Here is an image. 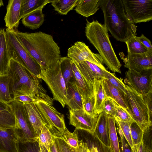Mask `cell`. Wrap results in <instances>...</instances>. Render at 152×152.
I'll list each match as a JSON object with an SVG mask.
<instances>
[{
	"mask_svg": "<svg viewBox=\"0 0 152 152\" xmlns=\"http://www.w3.org/2000/svg\"><path fill=\"white\" fill-rule=\"evenodd\" d=\"M11 31L42 69L51 68L59 61L60 48L51 35L41 31L29 33Z\"/></svg>",
	"mask_w": 152,
	"mask_h": 152,
	"instance_id": "cell-1",
	"label": "cell"
},
{
	"mask_svg": "<svg viewBox=\"0 0 152 152\" xmlns=\"http://www.w3.org/2000/svg\"><path fill=\"white\" fill-rule=\"evenodd\" d=\"M10 93L12 99L21 94L29 96L53 105V99L47 94L39 79L23 65L11 59L8 73Z\"/></svg>",
	"mask_w": 152,
	"mask_h": 152,
	"instance_id": "cell-2",
	"label": "cell"
},
{
	"mask_svg": "<svg viewBox=\"0 0 152 152\" xmlns=\"http://www.w3.org/2000/svg\"><path fill=\"white\" fill-rule=\"evenodd\" d=\"M104 25L116 40L125 42L137 34V26L127 16L122 0H99Z\"/></svg>",
	"mask_w": 152,
	"mask_h": 152,
	"instance_id": "cell-3",
	"label": "cell"
},
{
	"mask_svg": "<svg viewBox=\"0 0 152 152\" xmlns=\"http://www.w3.org/2000/svg\"><path fill=\"white\" fill-rule=\"evenodd\" d=\"M85 33L88 39L99 52L104 64L113 72L121 74V64L113 48L104 24L97 20H93L90 22L86 20Z\"/></svg>",
	"mask_w": 152,
	"mask_h": 152,
	"instance_id": "cell-4",
	"label": "cell"
},
{
	"mask_svg": "<svg viewBox=\"0 0 152 152\" xmlns=\"http://www.w3.org/2000/svg\"><path fill=\"white\" fill-rule=\"evenodd\" d=\"M5 31L7 51L10 59L23 65L33 75L40 79L42 69L39 64L11 31L6 28Z\"/></svg>",
	"mask_w": 152,
	"mask_h": 152,
	"instance_id": "cell-5",
	"label": "cell"
},
{
	"mask_svg": "<svg viewBox=\"0 0 152 152\" xmlns=\"http://www.w3.org/2000/svg\"><path fill=\"white\" fill-rule=\"evenodd\" d=\"M126 96L132 118L144 131L152 126V117L142 95L125 84Z\"/></svg>",
	"mask_w": 152,
	"mask_h": 152,
	"instance_id": "cell-6",
	"label": "cell"
},
{
	"mask_svg": "<svg viewBox=\"0 0 152 152\" xmlns=\"http://www.w3.org/2000/svg\"><path fill=\"white\" fill-rule=\"evenodd\" d=\"M9 105L15 117L14 130L18 140L22 142L36 141L37 138L28 121L23 104L13 101L10 103Z\"/></svg>",
	"mask_w": 152,
	"mask_h": 152,
	"instance_id": "cell-7",
	"label": "cell"
},
{
	"mask_svg": "<svg viewBox=\"0 0 152 152\" xmlns=\"http://www.w3.org/2000/svg\"><path fill=\"white\" fill-rule=\"evenodd\" d=\"M47 84L53 95V99L65 107L66 87L62 76L59 61L55 66L47 69H42L40 79Z\"/></svg>",
	"mask_w": 152,
	"mask_h": 152,
	"instance_id": "cell-8",
	"label": "cell"
},
{
	"mask_svg": "<svg viewBox=\"0 0 152 152\" xmlns=\"http://www.w3.org/2000/svg\"><path fill=\"white\" fill-rule=\"evenodd\" d=\"M126 14L134 23L152 19V0H122Z\"/></svg>",
	"mask_w": 152,
	"mask_h": 152,
	"instance_id": "cell-9",
	"label": "cell"
},
{
	"mask_svg": "<svg viewBox=\"0 0 152 152\" xmlns=\"http://www.w3.org/2000/svg\"><path fill=\"white\" fill-rule=\"evenodd\" d=\"M125 73L124 83L138 93L142 95L152 91V69H128Z\"/></svg>",
	"mask_w": 152,
	"mask_h": 152,
	"instance_id": "cell-10",
	"label": "cell"
},
{
	"mask_svg": "<svg viewBox=\"0 0 152 152\" xmlns=\"http://www.w3.org/2000/svg\"><path fill=\"white\" fill-rule=\"evenodd\" d=\"M48 124V128L52 134L56 131L59 132L58 136L66 130L64 115L58 112L53 106L45 102L39 101L35 103Z\"/></svg>",
	"mask_w": 152,
	"mask_h": 152,
	"instance_id": "cell-11",
	"label": "cell"
},
{
	"mask_svg": "<svg viewBox=\"0 0 152 152\" xmlns=\"http://www.w3.org/2000/svg\"><path fill=\"white\" fill-rule=\"evenodd\" d=\"M67 54V56L74 62L87 61L102 69H105L103 66L104 61L100 55L92 52L88 46L83 42H75L68 49Z\"/></svg>",
	"mask_w": 152,
	"mask_h": 152,
	"instance_id": "cell-12",
	"label": "cell"
},
{
	"mask_svg": "<svg viewBox=\"0 0 152 152\" xmlns=\"http://www.w3.org/2000/svg\"><path fill=\"white\" fill-rule=\"evenodd\" d=\"M98 116L93 117L83 110H69V124L77 129L84 130L93 134Z\"/></svg>",
	"mask_w": 152,
	"mask_h": 152,
	"instance_id": "cell-13",
	"label": "cell"
},
{
	"mask_svg": "<svg viewBox=\"0 0 152 152\" xmlns=\"http://www.w3.org/2000/svg\"><path fill=\"white\" fill-rule=\"evenodd\" d=\"M124 67L137 71L152 69V50L141 53H127L125 57L120 56Z\"/></svg>",
	"mask_w": 152,
	"mask_h": 152,
	"instance_id": "cell-14",
	"label": "cell"
},
{
	"mask_svg": "<svg viewBox=\"0 0 152 152\" xmlns=\"http://www.w3.org/2000/svg\"><path fill=\"white\" fill-rule=\"evenodd\" d=\"M23 104L28 121L37 138L43 126H48L47 122L35 103Z\"/></svg>",
	"mask_w": 152,
	"mask_h": 152,
	"instance_id": "cell-15",
	"label": "cell"
},
{
	"mask_svg": "<svg viewBox=\"0 0 152 152\" xmlns=\"http://www.w3.org/2000/svg\"><path fill=\"white\" fill-rule=\"evenodd\" d=\"M74 63L84 78L93 86L95 78H104V70L106 68L102 69L87 61Z\"/></svg>",
	"mask_w": 152,
	"mask_h": 152,
	"instance_id": "cell-16",
	"label": "cell"
},
{
	"mask_svg": "<svg viewBox=\"0 0 152 152\" xmlns=\"http://www.w3.org/2000/svg\"><path fill=\"white\" fill-rule=\"evenodd\" d=\"M104 89L107 98L112 99L126 111L132 118L126 94L113 85L107 79H102Z\"/></svg>",
	"mask_w": 152,
	"mask_h": 152,
	"instance_id": "cell-17",
	"label": "cell"
},
{
	"mask_svg": "<svg viewBox=\"0 0 152 152\" xmlns=\"http://www.w3.org/2000/svg\"><path fill=\"white\" fill-rule=\"evenodd\" d=\"M21 0H10L7 7L4 20L7 28L11 31H18Z\"/></svg>",
	"mask_w": 152,
	"mask_h": 152,
	"instance_id": "cell-18",
	"label": "cell"
},
{
	"mask_svg": "<svg viewBox=\"0 0 152 152\" xmlns=\"http://www.w3.org/2000/svg\"><path fill=\"white\" fill-rule=\"evenodd\" d=\"M65 101L70 110H83L81 96L72 79L66 86Z\"/></svg>",
	"mask_w": 152,
	"mask_h": 152,
	"instance_id": "cell-19",
	"label": "cell"
},
{
	"mask_svg": "<svg viewBox=\"0 0 152 152\" xmlns=\"http://www.w3.org/2000/svg\"><path fill=\"white\" fill-rule=\"evenodd\" d=\"M14 129L0 128V152H18Z\"/></svg>",
	"mask_w": 152,
	"mask_h": 152,
	"instance_id": "cell-20",
	"label": "cell"
},
{
	"mask_svg": "<svg viewBox=\"0 0 152 152\" xmlns=\"http://www.w3.org/2000/svg\"><path fill=\"white\" fill-rule=\"evenodd\" d=\"M93 135L102 143L110 147L107 115L104 111L98 115Z\"/></svg>",
	"mask_w": 152,
	"mask_h": 152,
	"instance_id": "cell-21",
	"label": "cell"
},
{
	"mask_svg": "<svg viewBox=\"0 0 152 152\" xmlns=\"http://www.w3.org/2000/svg\"><path fill=\"white\" fill-rule=\"evenodd\" d=\"M72 67L73 76L72 79L77 86L82 99L94 96L93 86L84 78L73 62Z\"/></svg>",
	"mask_w": 152,
	"mask_h": 152,
	"instance_id": "cell-22",
	"label": "cell"
},
{
	"mask_svg": "<svg viewBox=\"0 0 152 152\" xmlns=\"http://www.w3.org/2000/svg\"><path fill=\"white\" fill-rule=\"evenodd\" d=\"M10 60L7 51L5 31L1 29L0 32V76L8 74Z\"/></svg>",
	"mask_w": 152,
	"mask_h": 152,
	"instance_id": "cell-23",
	"label": "cell"
},
{
	"mask_svg": "<svg viewBox=\"0 0 152 152\" xmlns=\"http://www.w3.org/2000/svg\"><path fill=\"white\" fill-rule=\"evenodd\" d=\"M102 79L95 78L93 86L94 98V113L99 115L104 111V105L107 98L103 86Z\"/></svg>",
	"mask_w": 152,
	"mask_h": 152,
	"instance_id": "cell-24",
	"label": "cell"
},
{
	"mask_svg": "<svg viewBox=\"0 0 152 152\" xmlns=\"http://www.w3.org/2000/svg\"><path fill=\"white\" fill-rule=\"evenodd\" d=\"M99 0H78L75 10L86 17L95 14L99 9Z\"/></svg>",
	"mask_w": 152,
	"mask_h": 152,
	"instance_id": "cell-25",
	"label": "cell"
},
{
	"mask_svg": "<svg viewBox=\"0 0 152 152\" xmlns=\"http://www.w3.org/2000/svg\"><path fill=\"white\" fill-rule=\"evenodd\" d=\"M53 0H21L20 7V19L37 10L43 8Z\"/></svg>",
	"mask_w": 152,
	"mask_h": 152,
	"instance_id": "cell-26",
	"label": "cell"
},
{
	"mask_svg": "<svg viewBox=\"0 0 152 152\" xmlns=\"http://www.w3.org/2000/svg\"><path fill=\"white\" fill-rule=\"evenodd\" d=\"M43 8L37 10L28 14L22 18L23 24L32 30L39 28L44 21Z\"/></svg>",
	"mask_w": 152,
	"mask_h": 152,
	"instance_id": "cell-27",
	"label": "cell"
},
{
	"mask_svg": "<svg viewBox=\"0 0 152 152\" xmlns=\"http://www.w3.org/2000/svg\"><path fill=\"white\" fill-rule=\"evenodd\" d=\"M110 148L113 152H120L119 141L115 126V118L107 115Z\"/></svg>",
	"mask_w": 152,
	"mask_h": 152,
	"instance_id": "cell-28",
	"label": "cell"
},
{
	"mask_svg": "<svg viewBox=\"0 0 152 152\" xmlns=\"http://www.w3.org/2000/svg\"><path fill=\"white\" fill-rule=\"evenodd\" d=\"M12 99L10 93L8 74L0 76V104L8 106Z\"/></svg>",
	"mask_w": 152,
	"mask_h": 152,
	"instance_id": "cell-29",
	"label": "cell"
},
{
	"mask_svg": "<svg viewBox=\"0 0 152 152\" xmlns=\"http://www.w3.org/2000/svg\"><path fill=\"white\" fill-rule=\"evenodd\" d=\"M59 62L61 73L66 87L73 76V61L71 58L66 56L61 57Z\"/></svg>",
	"mask_w": 152,
	"mask_h": 152,
	"instance_id": "cell-30",
	"label": "cell"
},
{
	"mask_svg": "<svg viewBox=\"0 0 152 152\" xmlns=\"http://www.w3.org/2000/svg\"><path fill=\"white\" fill-rule=\"evenodd\" d=\"M78 0H53L51 4L61 15H66L75 7Z\"/></svg>",
	"mask_w": 152,
	"mask_h": 152,
	"instance_id": "cell-31",
	"label": "cell"
},
{
	"mask_svg": "<svg viewBox=\"0 0 152 152\" xmlns=\"http://www.w3.org/2000/svg\"><path fill=\"white\" fill-rule=\"evenodd\" d=\"M15 123V117L10 106L9 108L0 111V128L13 129Z\"/></svg>",
	"mask_w": 152,
	"mask_h": 152,
	"instance_id": "cell-32",
	"label": "cell"
},
{
	"mask_svg": "<svg viewBox=\"0 0 152 152\" xmlns=\"http://www.w3.org/2000/svg\"><path fill=\"white\" fill-rule=\"evenodd\" d=\"M135 36L130 37L125 42L127 47V53H141L147 51L148 49L136 39Z\"/></svg>",
	"mask_w": 152,
	"mask_h": 152,
	"instance_id": "cell-33",
	"label": "cell"
},
{
	"mask_svg": "<svg viewBox=\"0 0 152 152\" xmlns=\"http://www.w3.org/2000/svg\"><path fill=\"white\" fill-rule=\"evenodd\" d=\"M53 140L52 134L45 125H44L41 133L37 138V141L39 144L43 145L50 152V146Z\"/></svg>",
	"mask_w": 152,
	"mask_h": 152,
	"instance_id": "cell-34",
	"label": "cell"
},
{
	"mask_svg": "<svg viewBox=\"0 0 152 152\" xmlns=\"http://www.w3.org/2000/svg\"><path fill=\"white\" fill-rule=\"evenodd\" d=\"M104 78L108 80L113 85L126 95V86L123 79L117 77L114 73H111L106 69L104 70Z\"/></svg>",
	"mask_w": 152,
	"mask_h": 152,
	"instance_id": "cell-35",
	"label": "cell"
},
{
	"mask_svg": "<svg viewBox=\"0 0 152 152\" xmlns=\"http://www.w3.org/2000/svg\"><path fill=\"white\" fill-rule=\"evenodd\" d=\"M130 129L134 148L138 146L142 141L144 132L134 121L131 123Z\"/></svg>",
	"mask_w": 152,
	"mask_h": 152,
	"instance_id": "cell-36",
	"label": "cell"
},
{
	"mask_svg": "<svg viewBox=\"0 0 152 152\" xmlns=\"http://www.w3.org/2000/svg\"><path fill=\"white\" fill-rule=\"evenodd\" d=\"M17 146L18 152H39V147L37 141L22 142L18 140Z\"/></svg>",
	"mask_w": 152,
	"mask_h": 152,
	"instance_id": "cell-37",
	"label": "cell"
},
{
	"mask_svg": "<svg viewBox=\"0 0 152 152\" xmlns=\"http://www.w3.org/2000/svg\"><path fill=\"white\" fill-rule=\"evenodd\" d=\"M115 120L116 123L121 130L125 139L133 152L134 148L131 138L130 129V125L132 122H124L116 119Z\"/></svg>",
	"mask_w": 152,
	"mask_h": 152,
	"instance_id": "cell-38",
	"label": "cell"
},
{
	"mask_svg": "<svg viewBox=\"0 0 152 152\" xmlns=\"http://www.w3.org/2000/svg\"><path fill=\"white\" fill-rule=\"evenodd\" d=\"M59 136L73 148H77L78 145L79 141L75 129L73 132L72 133L66 128L64 132Z\"/></svg>",
	"mask_w": 152,
	"mask_h": 152,
	"instance_id": "cell-39",
	"label": "cell"
},
{
	"mask_svg": "<svg viewBox=\"0 0 152 152\" xmlns=\"http://www.w3.org/2000/svg\"><path fill=\"white\" fill-rule=\"evenodd\" d=\"M52 136L57 152H75L74 148L68 144L61 137L53 134Z\"/></svg>",
	"mask_w": 152,
	"mask_h": 152,
	"instance_id": "cell-40",
	"label": "cell"
},
{
	"mask_svg": "<svg viewBox=\"0 0 152 152\" xmlns=\"http://www.w3.org/2000/svg\"><path fill=\"white\" fill-rule=\"evenodd\" d=\"M114 103L115 110L114 118L115 119L124 122H132L134 121L133 118L126 111L114 102Z\"/></svg>",
	"mask_w": 152,
	"mask_h": 152,
	"instance_id": "cell-41",
	"label": "cell"
},
{
	"mask_svg": "<svg viewBox=\"0 0 152 152\" xmlns=\"http://www.w3.org/2000/svg\"><path fill=\"white\" fill-rule=\"evenodd\" d=\"M83 110L89 115L93 116H98L94 113V98L91 97L82 99Z\"/></svg>",
	"mask_w": 152,
	"mask_h": 152,
	"instance_id": "cell-42",
	"label": "cell"
},
{
	"mask_svg": "<svg viewBox=\"0 0 152 152\" xmlns=\"http://www.w3.org/2000/svg\"><path fill=\"white\" fill-rule=\"evenodd\" d=\"M104 111L107 115L114 117L115 110L114 101L112 99L108 98L106 99L104 105Z\"/></svg>",
	"mask_w": 152,
	"mask_h": 152,
	"instance_id": "cell-43",
	"label": "cell"
},
{
	"mask_svg": "<svg viewBox=\"0 0 152 152\" xmlns=\"http://www.w3.org/2000/svg\"><path fill=\"white\" fill-rule=\"evenodd\" d=\"M18 101L22 102L23 104L36 103L37 102L39 101L29 96L24 94L20 95L12 98L11 101Z\"/></svg>",
	"mask_w": 152,
	"mask_h": 152,
	"instance_id": "cell-44",
	"label": "cell"
},
{
	"mask_svg": "<svg viewBox=\"0 0 152 152\" xmlns=\"http://www.w3.org/2000/svg\"><path fill=\"white\" fill-rule=\"evenodd\" d=\"M119 128L118 132L120 137V152H132V149L125 139L123 134Z\"/></svg>",
	"mask_w": 152,
	"mask_h": 152,
	"instance_id": "cell-45",
	"label": "cell"
},
{
	"mask_svg": "<svg viewBox=\"0 0 152 152\" xmlns=\"http://www.w3.org/2000/svg\"><path fill=\"white\" fill-rule=\"evenodd\" d=\"M92 135L94 140V145L96 148L98 152H113L110 147L102 143L94 135Z\"/></svg>",
	"mask_w": 152,
	"mask_h": 152,
	"instance_id": "cell-46",
	"label": "cell"
},
{
	"mask_svg": "<svg viewBox=\"0 0 152 152\" xmlns=\"http://www.w3.org/2000/svg\"><path fill=\"white\" fill-rule=\"evenodd\" d=\"M144 102L149 110L150 116L152 115V91L147 94L142 95Z\"/></svg>",
	"mask_w": 152,
	"mask_h": 152,
	"instance_id": "cell-47",
	"label": "cell"
},
{
	"mask_svg": "<svg viewBox=\"0 0 152 152\" xmlns=\"http://www.w3.org/2000/svg\"><path fill=\"white\" fill-rule=\"evenodd\" d=\"M135 37L137 40L140 42L148 49L152 50V45L150 40L142 34L140 37L135 36Z\"/></svg>",
	"mask_w": 152,
	"mask_h": 152,
	"instance_id": "cell-48",
	"label": "cell"
},
{
	"mask_svg": "<svg viewBox=\"0 0 152 152\" xmlns=\"http://www.w3.org/2000/svg\"><path fill=\"white\" fill-rule=\"evenodd\" d=\"M132 152H152V148L142 141L138 146L134 148Z\"/></svg>",
	"mask_w": 152,
	"mask_h": 152,
	"instance_id": "cell-49",
	"label": "cell"
},
{
	"mask_svg": "<svg viewBox=\"0 0 152 152\" xmlns=\"http://www.w3.org/2000/svg\"><path fill=\"white\" fill-rule=\"evenodd\" d=\"M88 144L81 140L79 141V144L76 148H74L75 152H88Z\"/></svg>",
	"mask_w": 152,
	"mask_h": 152,
	"instance_id": "cell-50",
	"label": "cell"
},
{
	"mask_svg": "<svg viewBox=\"0 0 152 152\" xmlns=\"http://www.w3.org/2000/svg\"><path fill=\"white\" fill-rule=\"evenodd\" d=\"M50 152H57L53 139L50 146Z\"/></svg>",
	"mask_w": 152,
	"mask_h": 152,
	"instance_id": "cell-51",
	"label": "cell"
},
{
	"mask_svg": "<svg viewBox=\"0 0 152 152\" xmlns=\"http://www.w3.org/2000/svg\"><path fill=\"white\" fill-rule=\"evenodd\" d=\"M39 152H48L47 149L43 145L39 144Z\"/></svg>",
	"mask_w": 152,
	"mask_h": 152,
	"instance_id": "cell-52",
	"label": "cell"
},
{
	"mask_svg": "<svg viewBox=\"0 0 152 152\" xmlns=\"http://www.w3.org/2000/svg\"><path fill=\"white\" fill-rule=\"evenodd\" d=\"M88 152H98L96 148L93 145L92 148H88Z\"/></svg>",
	"mask_w": 152,
	"mask_h": 152,
	"instance_id": "cell-53",
	"label": "cell"
},
{
	"mask_svg": "<svg viewBox=\"0 0 152 152\" xmlns=\"http://www.w3.org/2000/svg\"><path fill=\"white\" fill-rule=\"evenodd\" d=\"M9 107V105L8 106L5 105H3L1 104H0V111H2L4 110Z\"/></svg>",
	"mask_w": 152,
	"mask_h": 152,
	"instance_id": "cell-54",
	"label": "cell"
},
{
	"mask_svg": "<svg viewBox=\"0 0 152 152\" xmlns=\"http://www.w3.org/2000/svg\"><path fill=\"white\" fill-rule=\"evenodd\" d=\"M4 5V3L3 1L0 0V7Z\"/></svg>",
	"mask_w": 152,
	"mask_h": 152,
	"instance_id": "cell-55",
	"label": "cell"
},
{
	"mask_svg": "<svg viewBox=\"0 0 152 152\" xmlns=\"http://www.w3.org/2000/svg\"><path fill=\"white\" fill-rule=\"evenodd\" d=\"M1 29L0 27V32L1 31Z\"/></svg>",
	"mask_w": 152,
	"mask_h": 152,
	"instance_id": "cell-56",
	"label": "cell"
}]
</instances>
